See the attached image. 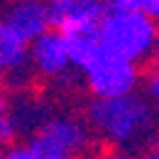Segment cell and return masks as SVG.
Returning a JSON list of instances; mask_svg holds the SVG:
<instances>
[{"instance_id": "obj_8", "label": "cell", "mask_w": 159, "mask_h": 159, "mask_svg": "<svg viewBox=\"0 0 159 159\" xmlns=\"http://www.w3.org/2000/svg\"><path fill=\"white\" fill-rule=\"evenodd\" d=\"M0 66H3V71L8 73L13 84L15 78H23L28 71H33L30 41L5 23H0Z\"/></svg>"}, {"instance_id": "obj_3", "label": "cell", "mask_w": 159, "mask_h": 159, "mask_svg": "<svg viewBox=\"0 0 159 159\" xmlns=\"http://www.w3.org/2000/svg\"><path fill=\"white\" fill-rule=\"evenodd\" d=\"M91 124L76 116H53L28 134L35 159H81L91 147Z\"/></svg>"}, {"instance_id": "obj_4", "label": "cell", "mask_w": 159, "mask_h": 159, "mask_svg": "<svg viewBox=\"0 0 159 159\" xmlns=\"http://www.w3.org/2000/svg\"><path fill=\"white\" fill-rule=\"evenodd\" d=\"M84 78L93 98H116L134 93L142 81V73H139V63L114 56L104 48L84 68Z\"/></svg>"}, {"instance_id": "obj_15", "label": "cell", "mask_w": 159, "mask_h": 159, "mask_svg": "<svg viewBox=\"0 0 159 159\" xmlns=\"http://www.w3.org/2000/svg\"><path fill=\"white\" fill-rule=\"evenodd\" d=\"M98 159H131L126 152H119V149H114V152H106V154H101Z\"/></svg>"}, {"instance_id": "obj_10", "label": "cell", "mask_w": 159, "mask_h": 159, "mask_svg": "<svg viewBox=\"0 0 159 159\" xmlns=\"http://www.w3.org/2000/svg\"><path fill=\"white\" fill-rule=\"evenodd\" d=\"M111 8H126V10H142L159 20V0H109Z\"/></svg>"}, {"instance_id": "obj_13", "label": "cell", "mask_w": 159, "mask_h": 159, "mask_svg": "<svg viewBox=\"0 0 159 159\" xmlns=\"http://www.w3.org/2000/svg\"><path fill=\"white\" fill-rule=\"evenodd\" d=\"M3 159H35V154L28 144H10L3 154Z\"/></svg>"}, {"instance_id": "obj_5", "label": "cell", "mask_w": 159, "mask_h": 159, "mask_svg": "<svg viewBox=\"0 0 159 159\" xmlns=\"http://www.w3.org/2000/svg\"><path fill=\"white\" fill-rule=\"evenodd\" d=\"M30 63H33V71H38L46 78L63 76L73 66L66 35L56 28H48L43 35L30 41Z\"/></svg>"}, {"instance_id": "obj_11", "label": "cell", "mask_w": 159, "mask_h": 159, "mask_svg": "<svg viewBox=\"0 0 159 159\" xmlns=\"http://www.w3.org/2000/svg\"><path fill=\"white\" fill-rule=\"evenodd\" d=\"M144 91H147V98L159 106V61L149 68V73L144 76Z\"/></svg>"}, {"instance_id": "obj_2", "label": "cell", "mask_w": 159, "mask_h": 159, "mask_svg": "<svg viewBox=\"0 0 159 159\" xmlns=\"http://www.w3.org/2000/svg\"><path fill=\"white\" fill-rule=\"evenodd\" d=\"M101 43L109 53L121 56L134 63H147L159 51V20L142 10L111 8L98 23Z\"/></svg>"}, {"instance_id": "obj_1", "label": "cell", "mask_w": 159, "mask_h": 159, "mask_svg": "<svg viewBox=\"0 0 159 159\" xmlns=\"http://www.w3.org/2000/svg\"><path fill=\"white\" fill-rule=\"evenodd\" d=\"M86 121L114 147L147 149L157 129V114L152 101L139 93H126L116 98H96L86 111Z\"/></svg>"}, {"instance_id": "obj_12", "label": "cell", "mask_w": 159, "mask_h": 159, "mask_svg": "<svg viewBox=\"0 0 159 159\" xmlns=\"http://www.w3.org/2000/svg\"><path fill=\"white\" fill-rule=\"evenodd\" d=\"M18 124H15V119L8 114V111H3V116H0V142H3L5 147H10L15 139H18Z\"/></svg>"}, {"instance_id": "obj_7", "label": "cell", "mask_w": 159, "mask_h": 159, "mask_svg": "<svg viewBox=\"0 0 159 159\" xmlns=\"http://www.w3.org/2000/svg\"><path fill=\"white\" fill-rule=\"evenodd\" d=\"M3 23L18 30L28 41H35L38 35H43L51 28L48 0H13Z\"/></svg>"}, {"instance_id": "obj_16", "label": "cell", "mask_w": 159, "mask_h": 159, "mask_svg": "<svg viewBox=\"0 0 159 159\" xmlns=\"http://www.w3.org/2000/svg\"><path fill=\"white\" fill-rule=\"evenodd\" d=\"M81 159H89V157H81Z\"/></svg>"}, {"instance_id": "obj_9", "label": "cell", "mask_w": 159, "mask_h": 159, "mask_svg": "<svg viewBox=\"0 0 159 159\" xmlns=\"http://www.w3.org/2000/svg\"><path fill=\"white\" fill-rule=\"evenodd\" d=\"M66 35V43H68V53H71V61L76 68H86L93 58L104 51L101 43V30L98 25H84V28H73Z\"/></svg>"}, {"instance_id": "obj_14", "label": "cell", "mask_w": 159, "mask_h": 159, "mask_svg": "<svg viewBox=\"0 0 159 159\" xmlns=\"http://www.w3.org/2000/svg\"><path fill=\"white\" fill-rule=\"evenodd\" d=\"M139 159H159V142H154L147 149H142V157Z\"/></svg>"}, {"instance_id": "obj_6", "label": "cell", "mask_w": 159, "mask_h": 159, "mask_svg": "<svg viewBox=\"0 0 159 159\" xmlns=\"http://www.w3.org/2000/svg\"><path fill=\"white\" fill-rule=\"evenodd\" d=\"M51 28L68 33L73 28L98 25L109 10L106 0H48Z\"/></svg>"}]
</instances>
